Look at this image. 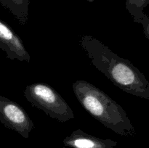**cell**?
I'll return each mask as SVG.
<instances>
[{
  "mask_svg": "<svg viewBox=\"0 0 149 148\" xmlns=\"http://www.w3.org/2000/svg\"><path fill=\"white\" fill-rule=\"evenodd\" d=\"M79 45L97 70L116 86L135 97L149 100V81L138 68L90 35L80 36Z\"/></svg>",
  "mask_w": 149,
  "mask_h": 148,
  "instance_id": "cell-1",
  "label": "cell"
},
{
  "mask_svg": "<svg viewBox=\"0 0 149 148\" xmlns=\"http://www.w3.org/2000/svg\"><path fill=\"white\" fill-rule=\"evenodd\" d=\"M72 88L83 108L103 126L121 136L135 134V128L123 107L104 91L85 80H77Z\"/></svg>",
  "mask_w": 149,
  "mask_h": 148,
  "instance_id": "cell-2",
  "label": "cell"
},
{
  "mask_svg": "<svg viewBox=\"0 0 149 148\" xmlns=\"http://www.w3.org/2000/svg\"><path fill=\"white\" fill-rule=\"evenodd\" d=\"M24 96L32 106L61 123L74 118V113L63 97L51 86L33 83L27 86Z\"/></svg>",
  "mask_w": 149,
  "mask_h": 148,
  "instance_id": "cell-3",
  "label": "cell"
},
{
  "mask_svg": "<svg viewBox=\"0 0 149 148\" xmlns=\"http://www.w3.org/2000/svg\"><path fill=\"white\" fill-rule=\"evenodd\" d=\"M0 123L25 139L29 137L34 125L27 112L18 103L0 95Z\"/></svg>",
  "mask_w": 149,
  "mask_h": 148,
  "instance_id": "cell-4",
  "label": "cell"
},
{
  "mask_svg": "<svg viewBox=\"0 0 149 148\" xmlns=\"http://www.w3.org/2000/svg\"><path fill=\"white\" fill-rule=\"evenodd\" d=\"M0 49L6 52L7 58L29 62L31 57L23 41L5 22L0 20Z\"/></svg>",
  "mask_w": 149,
  "mask_h": 148,
  "instance_id": "cell-5",
  "label": "cell"
},
{
  "mask_svg": "<svg viewBox=\"0 0 149 148\" xmlns=\"http://www.w3.org/2000/svg\"><path fill=\"white\" fill-rule=\"evenodd\" d=\"M63 145L69 148H114L117 142L111 139H101L83 131H74L63 141Z\"/></svg>",
  "mask_w": 149,
  "mask_h": 148,
  "instance_id": "cell-6",
  "label": "cell"
},
{
  "mask_svg": "<svg viewBox=\"0 0 149 148\" xmlns=\"http://www.w3.org/2000/svg\"><path fill=\"white\" fill-rule=\"evenodd\" d=\"M30 0H0L1 5L9 10L21 25H26L29 20Z\"/></svg>",
  "mask_w": 149,
  "mask_h": 148,
  "instance_id": "cell-7",
  "label": "cell"
},
{
  "mask_svg": "<svg viewBox=\"0 0 149 148\" xmlns=\"http://www.w3.org/2000/svg\"><path fill=\"white\" fill-rule=\"evenodd\" d=\"M149 4V0H126L125 7L135 23H140L146 13L144 9Z\"/></svg>",
  "mask_w": 149,
  "mask_h": 148,
  "instance_id": "cell-8",
  "label": "cell"
},
{
  "mask_svg": "<svg viewBox=\"0 0 149 148\" xmlns=\"http://www.w3.org/2000/svg\"><path fill=\"white\" fill-rule=\"evenodd\" d=\"M140 24H141L143 27V33L145 34L146 37L149 40V12L148 14H145L144 17L140 22Z\"/></svg>",
  "mask_w": 149,
  "mask_h": 148,
  "instance_id": "cell-9",
  "label": "cell"
},
{
  "mask_svg": "<svg viewBox=\"0 0 149 148\" xmlns=\"http://www.w3.org/2000/svg\"><path fill=\"white\" fill-rule=\"evenodd\" d=\"M89 1H93V0H89Z\"/></svg>",
  "mask_w": 149,
  "mask_h": 148,
  "instance_id": "cell-10",
  "label": "cell"
}]
</instances>
